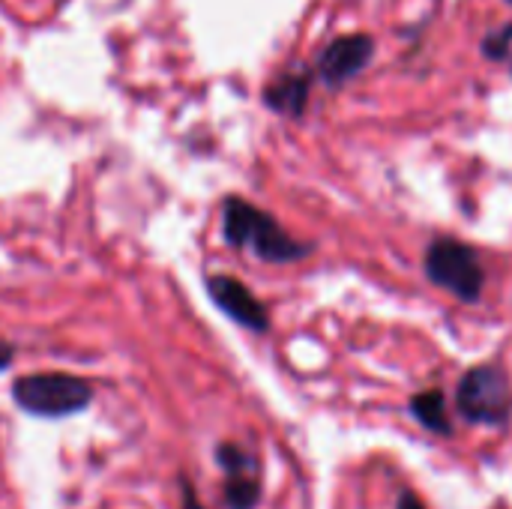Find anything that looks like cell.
<instances>
[{"label": "cell", "instance_id": "cell-1", "mask_svg": "<svg viewBox=\"0 0 512 509\" xmlns=\"http://www.w3.org/2000/svg\"><path fill=\"white\" fill-rule=\"evenodd\" d=\"M222 237L234 249H249L264 264H294L312 255V243L294 240L267 210L240 195L222 201Z\"/></svg>", "mask_w": 512, "mask_h": 509}, {"label": "cell", "instance_id": "cell-2", "mask_svg": "<svg viewBox=\"0 0 512 509\" xmlns=\"http://www.w3.org/2000/svg\"><path fill=\"white\" fill-rule=\"evenodd\" d=\"M12 402L27 417L63 420L81 414L93 402V387L84 378L66 372H39V375L18 378L12 384Z\"/></svg>", "mask_w": 512, "mask_h": 509}, {"label": "cell", "instance_id": "cell-3", "mask_svg": "<svg viewBox=\"0 0 512 509\" xmlns=\"http://www.w3.org/2000/svg\"><path fill=\"white\" fill-rule=\"evenodd\" d=\"M456 408L471 426H507L512 417V384L498 363L468 369L456 390Z\"/></svg>", "mask_w": 512, "mask_h": 509}, {"label": "cell", "instance_id": "cell-4", "mask_svg": "<svg viewBox=\"0 0 512 509\" xmlns=\"http://www.w3.org/2000/svg\"><path fill=\"white\" fill-rule=\"evenodd\" d=\"M423 270L432 285L444 288L447 294H453L462 303H477L483 297V288H486L483 264H480L477 252L456 237L432 240L426 249V258H423Z\"/></svg>", "mask_w": 512, "mask_h": 509}, {"label": "cell", "instance_id": "cell-5", "mask_svg": "<svg viewBox=\"0 0 512 509\" xmlns=\"http://www.w3.org/2000/svg\"><path fill=\"white\" fill-rule=\"evenodd\" d=\"M375 57V39L369 33L336 36L318 57V75L327 87L339 90L351 78H357Z\"/></svg>", "mask_w": 512, "mask_h": 509}, {"label": "cell", "instance_id": "cell-6", "mask_svg": "<svg viewBox=\"0 0 512 509\" xmlns=\"http://www.w3.org/2000/svg\"><path fill=\"white\" fill-rule=\"evenodd\" d=\"M207 294L210 300L240 327L252 330V333H267L270 330V312L267 306L249 291V285H243L240 279L234 276H225V273H216V276H207Z\"/></svg>", "mask_w": 512, "mask_h": 509}, {"label": "cell", "instance_id": "cell-7", "mask_svg": "<svg viewBox=\"0 0 512 509\" xmlns=\"http://www.w3.org/2000/svg\"><path fill=\"white\" fill-rule=\"evenodd\" d=\"M312 93L309 69H288L264 87V105L285 117H303Z\"/></svg>", "mask_w": 512, "mask_h": 509}, {"label": "cell", "instance_id": "cell-8", "mask_svg": "<svg viewBox=\"0 0 512 509\" xmlns=\"http://www.w3.org/2000/svg\"><path fill=\"white\" fill-rule=\"evenodd\" d=\"M408 408H411V417H414L426 432L441 435V438H450V435H453V420H450L447 399H444L441 390H426V393L411 396Z\"/></svg>", "mask_w": 512, "mask_h": 509}, {"label": "cell", "instance_id": "cell-9", "mask_svg": "<svg viewBox=\"0 0 512 509\" xmlns=\"http://www.w3.org/2000/svg\"><path fill=\"white\" fill-rule=\"evenodd\" d=\"M216 465L225 471V477H258V462L231 441H222L216 447Z\"/></svg>", "mask_w": 512, "mask_h": 509}, {"label": "cell", "instance_id": "cell-10", "mask_svg": "<svg viewBox=\"0 0 512 509\" xmlns=\"http://www.w3.org/2000/svg\"><path fill=\"white\" fill-rule=\"evenodd\" d=\"M222 495L228 509H255L261 504V483L258 477H228Z\"/></svg>", "mask_w": 512, "mask_h": 509}, {"label": "cell", "instance_id": "cell-11", "mask_svg": "<svg viewBox=\"0 0 512 509\" xmlns=\"http://www.w3.org/2000/svg\"><path fill=\"white\" fill-rule=\"evenodd\" d=\"M512 42V24H507L504 30H495V33H489L486 36V42H483V54L486 57H507V45Z\"/></svg>", "mask_w": 512, "mask_h": 509}, {"label": "cell", "instance_id": "cell-12", "mask_svg": "<svg viewBox=\"0 0 512 509\" xmlns=\"http://www.w3.org/2000/svg\"><path fill=\"white\" fill-rule=\"evenodd\" d=\"M180 495H183V507L180 509H207L201 504V498H198V492H195V486L189 480H180Z\"/></svg>", "mask_w": 512, "mask_h": 509}, {"label": "cell", "instance_id": "cell-13", "mask_svg": "<svg viewBox=\"0 0 512 509\" xmlns=\"http://www.w3.org/2000/svg\"><path fill=\"white\" fill-rule=\"evenodd\" d=\"M396 509H426V504L420 501V495H414L411 489H402L399 501H396Z\"/></svg>", "mask_w": 512, "mask_h": 509}, {"label": "cell", "instance_id": "cell-14", "mask_svg": "<svg viewBox=\"0 0 512 509\" xmlns=\"http://www.w3.org/2000/svg\"><path fill=\"white\" fill-rule=\"evenodd\" d=\"M15 360V345H9V342H0V372L3 369H9V363Z\"/></svg>", "mask_w": 512, "mask_h": 509}]
</instances>
